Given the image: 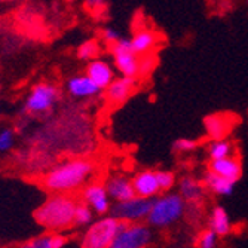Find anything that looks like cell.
<instances>
[{
    "instance_id": "obj_1",
    "label": "cell",
    "mask_w": 248,
    "mask_h": 248,
    "mask_svg": "<svg viewBox=\"0 0 248 248\" xmlns=\"http://www.w3.org/2000/svg\"><path fill=\"white\" fill-rule=\"evenodd\" d=\"M95 172V162L86 157H73L55 165L43 177V186L54 195H69L85 187Z\"/></svg>"
},
{
    "instance_id": "obj_2",
    "label": "cell",
    "mask_w": 248,
    "mask_h": 248,
    "mask_svg": "<svg viewBox=\"0 0 248 248\" xmlns=\"http://www.w3.org/2000/svg\"><path fill=\"white\" fill-rule=\"evenodd\" d=\"M76 201L69 195H52L34 211V220L48 231H62L75 223Z\"/></svg>"
},
{
    "instance_id": "obj_3",
    "label": "cell",
    "mask_w": 248,
    "mask_h": 248,
    "mask_svg": "<svg viewBox=\"0 0 248 248\" xmlns=\"http://www.w3.org/2000/svg\"><path fill=\"white\" fill-rule=\"evenodd\" d=\"M186 213V202L178 193H164L155 198L147 224L150 228L165 229L182 220Z\"/></svg>"
},
{
    "instance_id": "obj_4",
    "label": "cell",
    "mask_w": 248,
    "mask_h": 248,
    "mask_svg": "<svg viewBox=\"0 0 248 248\" xmlns=\"http://www.w3.org/2000/svg\"><path fill=\"white\" fill-rule=\"evenodd\" d=\"M119 232V220L111 216L103 217L89 224L83 235L80 248H110Z\"/></svg>"
},
{
    "instance_id": "obj_5",
    "label": "cell",
    "mask_w": 248,
    "mask_h": 248,
    "mask_svg": "<svg viewBox=\"0 0 248 248\" xmlns=\"http://www.w3.org/2000/svg\"><path fill=\"white\" fill-rule=\"evenodd\" d=\"M153 233L149 224L119 221V232L110 248H147Z\"/></svg>"
},
{
    "instance_id": "obj_6",
    "label": "cell",
    "mask_w": 248,
    "mask_h": 248,
    "mask_svg": "<svg viewBox=\"0 0 248 248\" xmlns=\"http://www.w3.org/2000/svg\"><path fill=\"white\" fill-rule=\"evenodd\" d=\"M111 55L122 78L135 79L140 76V57L132 52L131 39L121 37L115 45H111Z\"/></svg>"
},
{
    "instance_id": "obj_7",
    "label": "cell",
    "mask_w": 248,
    "mask_h": 248,
    "mask_svg": "<svg viewBox=\"0 0 248 248\" xmlns=\"http://www.w3.org/2000/svg\"><path fill=\"white\" fill-rule=\"evenodd\" d=\"M155 199H144V198H139L135 196L126 202H119V204H115L111 207L110 213L111 217L119 220V221H125V223H139L141 220H147L152 205H153Z\"/></svg>"
},
{
    "instance_id": "obj_8",
    "label": "cell",
    "mask_w": 248,
    "mask_h": 248,
    "mask_svg": "<svg viewBox=\"0 0 248 248\" xmlns=\"http://www.w3.org/2000/svg\"><path fill=\"white\" fill-rule=\"evenodd\" d=\"M58 89L51 83H39L36 85L29 97L26 98L24 108L31 115H40L46 113V111L55 104L58 100Z\"/></svg>"
},
{
    "instance_id": "obj_9",
    "label": "cell",
    "mask_w": 248,
    "mask_h": 248,
    "mask_svg": "<svg viewBox=\"0 0 248 248\" xmlns=\"http://www.w3.org/2000/svg\"><path fill=\"white\" fill-rule=\"evenodd\" d=\"M82 199L83 204H86L95 214L104 216L110 213L111 205H110V198L106 192L104 185L101 183H89L85 186L82 190Z\"/></svg>"
},
{
    "instance_id": "obj_10",
    "label": "cell",
    "mask_w": 248,
    "mask_h": 248,
    "mask_svg": "<svg viewBox=\"0 0 248 248\" xmlns=\"http://www.w3.org/2000/svg\"><path fill=\"white\" fill-rule=\"evenodd\" d=\"M106 192L110 199H113L116 204L126 202L135 198V192L132 187V180L124 174H113L110 175L104 183Z\"/></svg>"
},
{
    "instance_id": "obj_11",
    "label": "cell",
    "mask_w": 248,
    "mask_h": 248,
    "mask_svg": "<svg viewBox=\"0 0 248 248\" xmlns=\"http://www.w3.org/2000/svg\"><path fill=\"white\" fill-rule=\"evenodd\" d=\"M132 187L135 196L144 199H155L161 193L156 178V171L153 170H141L135 172V175L132 177Z\"/></svg>"
},
{
    "instance_id": "obj_12",
    "label": "cell",
    "mask_w": 248,
    "mask_h": 248,
    "mask_svg": "<svg viewBox=\"0 0 248 248\" xmlns=\"http://www.w3.org/2000/svg\"><path fill=\"white\" fill-rule=\"evenodd\" d=\"M235 125V118L228 113H216L204 119V126L211 141L226 140V135L232 131Z\"/></svg>"
},
{
    "instance_id": "obj_13",
    "label": "cell",
    "mask_w": 248,
    "mask_h": 248,
    "mask_svg": "<svg viewBox=\"0 0 248 248\" xmlns=\"http://www.w3.org/2000/svg\"><path fill=\"white\" fill-rule=\"evenodd\" d=\"M86 76L91 79L100 89H107L115 78V70L107 61L104 60H94L86 65Z\"/></svg>"
},
{
    "instance_id": "obj_14",
    "label": "cell",
    "mask_w": 248,
    "mask_h": 248,
    "mask_svg": "<svg viewBox=\"0 0 248 248\" xmlns=\"http://www.w3.org/2000/svg\"><path fill=\"white\" fill-rule=\"evenodd\" d=\"M134 88L135 79L121 76L111 82V85L106 89V100L111 106H121L132 95Z\"/></svg>"
},
{
    "instance_id": "obj_15",
    "label": "cell",
    "mask_w": 248,
    "mask_h": 248,
    "mask_svg": "<svg viewBox=\"0 0 248 248\" xmlns=\"http://www.w3.org/2000/svg\"><path fill=\"white\" fill-rule=\"evenodd\" d=\"M208 170L223 178L229 180V182H232L235 185L242 175V165H241L239 157H236V156H231V157L220 159V161H210Z\"/></svg>"
},
{
    "instance_id": "obj_16",
    "label": "cell",
    "mask_w": 248,
    "mask_h": 248,
    "mask_svg": "<svg viewBox=\"0 0 248 248\" xmlns=\"http://www.w3.org/2000/svg\"><path fill=\"white\" fill-rule=\"evenodd\" d=\"M178 195L185 202L189 204H198L205 195L204 183H201L198 178L192 175H185L178 180Z\"/></svg>"
},
{
    "instance_id": "obj_17",
    "label": "cell",
    "mask_w": 248,
    "mask_h": 248,
    "mask_svg": "<svg viewBox=\"0 0 248 248\" xmlns=\"http://www.w3.org/2000/svg\"><path fill=\"white\" fill-rule=\"evenodd\" d=\"M67 91L75 98H91L101 93V89L86 75L73 76L67 82Z\"/></svg>"
},
{
    "instance_id": "obj_18",
    "label": "cell",
    "mask_w": 248,
    "mask_h": 248,
    "mask_svg": "<svg viewBox=\"0 0 248 248\" xmlns=\"http://www.w3.org/2000/svg\"><path fill=\"white\" fill-rule=\"evenodd\" d=\"M157 45V34L149 29H140L131 37L132 52L137 57H144L152 54Z\"/></svg>"
},
{
    "instance_id": "obj_19",
    "label": "cell",
    "mask_w": 248,
    "mask_h": 248,
    "mask_svg": "<svg viewBox=\"0 0 248 248\" xmlns=\"http://www.w3.org/2000/svg\"><path fill=\"white\" fill-rule=\"evenodd\" d=\"M208 229L214 232L218 238L226 236L232 231V220L224 207H214L208 217Z\"/></svg>"
},
{
    "instance_id": "obj_20",
    "label": "cell",
    "mask_w": 248,
    "mask_h": 248,
    "mask_svg": "<svg viewBox=\"0 0 248 248\" xmlns=\"http://www.w3.org/2000/svg\"><path fill=\"white\" fill-rule=\"evenodd\" d=\"M202 183H204V187L207 190H210L211 193H214L217 196H231L235 190V183L214 174L210 170L205 171L204 178H202Z\"/></svg>"
},
{
    "instance_id": "obj_21",
    "label": "cell",
    "mask_w": 248,
    "mask_h": 248,
    "mask_svg": "<svg viewBox=\"0 0 248 248\" xmlns=\"http://www.w3.org/2000/svg\"><path fill=\"white\" fill-rule=\"evenodd\" d=\"M235 147L233 143L229 140H216L210 141L207 146V155L210 157V161H220L226 159V157L235 156Z\"/></svg>"
},
{
    "instance_id": "obj_22",
    "label": "cell",
    "mask_w": 248,
    "mask_h": 248,
    "mask_svg": "<svg viewBox=\"0 0 248 248\" xmlns=\"http://www.w3.org/2000/svg\"><path fill=\"white\" fill-rule=\"evenodd\" d=\"M100 52H101V45H100V42L97 39L85 40L78 48V57L80 60H85V61H89V62L97 60Z\"/></svg>"
},
{
    "instance_id": "obj_23",
    "label": "cell",
    "mask_w": 248,
    "mask_h": 248,
    "mask_svg": "<svg viewBox=\"0 0 248 248\" xmlns=\"http://www.w3.org/2000/svg\"><path fill=\"white\" fill-rule=\"evenodd\" d=\"M156 178H157V185H159L161 192L168 193L174 186H175V174L168 170H157L156 171Z\"/></svg>"
},
{
    "instance_id": "obj_24",
    "label": "cell",
    "mask_w": 248,
    "mask_h": 248,
    "mask_svg": "<svg viewBox=\"0 0 248 248\" xmlns=\"http://www.w3.org/2000/svg\"><path fill=\"white\" fill-rule=\"evenodd\" d=\"M94 211L89 208L86 204H78L75 211V224L78 226H86V224H93Z\"/></svg>"
},
{
    "instance_id": "obj_25",
    "label": "cell",
    "mask_w": 248,
    "mask_h": 248,
    "mask_svg": "<svg viewBox=\"0 0 248 248\" xmlns=\"http://www.w3.org/2000/svg\"><path fill=\"white\" fill-rule=\"evenodd\" d=\"M218 236L210 229L202 231L196 239V248H216Z\"/></svg>"
},
{
    "instance_id": "obj_26",
    "label": "cell",
    "mask_w": 248,
    "mask_h": 248,
    "mask_svg": "<svg viewBox=\"0 0 248 248\" xmlns=\"http://www.w3.org/2000/svg\"><path fill=\"white\" fill-rule=\"evenodd\" d=\"M198 147V141L192 139H178L172 143V152L175 153H187L193 152Z\"/></svg>"
},
{
    "instance_id": "obj_27",
    "label": "cell",
    "mask_w": 248,
    "mask_h": 248,
    "mask_svg": "<svg viewBox=\"0 0 248 248\" xmlns=\"http://www.w3.org/2000/svg\"><path fill=\"white\" fill-rule=\"evenodd\" d=\"M21 248H54L52 247V235H42L30 239Z\"/></svg>"
},
{
    "instance_id": "obj_28",
    "label": "cell",
    "mask_w": 248,
    "mask_h": 248,
    "mask_svg": "<svg viewBox=\"0 0 248 248\" xmlns=\"http://www.w3.org/2000/svg\"><path fill=\"white\" fill-rule=\"evenodd\" d=\"M14 131L12 129H2L0 131V152H8L14 146Z\"/></svg>"
},
{
    "instance_id": "obj_29",
    "label": "cell",
    "mask_w": 248,
    "mask_h": 248,
    "mask_svg": "<svg viewBox=\"0 0 248 248\" xmlns=\"http://www.w3.org/2000/svg\"><path fill=\"white\" fill-rule=\"evenodd\" d=\"M155 64H156V55H144L140 57V75H146L149 72H152L155 69Z\"/></svg>"
},
{
    "instance_id": "obj_30",
    "label": "cell",
    "mask_w": 248,
    "mask_h": 248,
    "mask_svg": "<svg viewBox=\"0 0 248 248\" xmlns=\"http://www.w3.org/2000/svg\"><path fill=\"white\" fill-rule=\"evenodd\" d=\"M101 37L106 43H110V45H115L119 39H121V33L113 29V27H104L101 30Z\"/></svg>"
},
{
    "instance_id": "obj_31",
    "label": "cell",
    "mask_w": 248,
    "mask_h": 248,
    "mask_svg": "<svg viewBox=\"0 0 248 248\" xmlns=\"http://www.w3.org/2000/svg\"><path fill=\"white\" fill-rule=\"evenodd\" d=\"M67 239L62 235H52V247L54 248H62L65 245Z\"/></svg>"
}]
</instances>
